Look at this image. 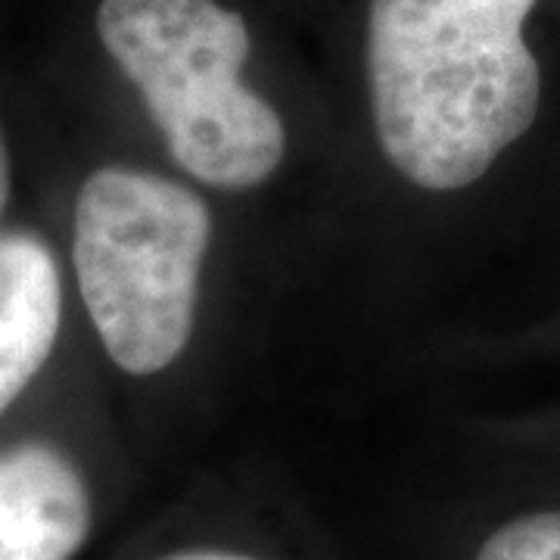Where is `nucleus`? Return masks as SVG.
Segmentation results:
<instances>
[{
  "instance_id": "1",
  "label": "nucleus",
  "mask_w": 560,
  "mask_h": 560,
  "mask_svg": "<svg viewBox=\"0 0 560 560\" xmlns=\"http://www.w3.org/2000/svg\"><path fill=\"white\" fill-rule=\"evenodd\" d=\"M541 0H371L364 75L386 165L423 194L480 184L536 128Z\"/></svg>"
},
{
  "instance_id": "6",
  "label": "nucleus",
  "mask_w": 560,
  "mask_h": 560,
  "mask_svg": "<svg viewBox=\"0 0 560 560\" xmlns=\"http://www.w3.org/2000/svg\"><path fill=\"white\" fill-rule=\"evenodd\" d=\"M477 560H560V511H533L499 526Z\"/></svg>"
},
{
  "instance_id": "3",
  "label": "nucleus",
  "mask_w": 560,
  "mask_h": 560,
  "mask_svg": "<svg viewBox=\"0 0 560 560\" xmlns=\"http://www.w3.org/2000/svg\"><path fill=\"white\" fill-rule=\"evenodd\" d=\"M215 219L197 187L140 165H101L72 209V268L109 361L131 377L168 371L200 315Z\"/></svg>"
},
{
  "instance_id": "4",
  "label": "nucleus",
  "mask_w": 560,
  "mask_h": 560,
  "mask_svg": "<svg viewBox=\"0 0 560 560\" xmlns=\"http://www.w3.org/2000/svg\"><path fill=\"white\" fill-rule=\"evenodd\" d=\"M94 501L79 464L47 442L0 452V560H72Z\"/></svg>"
},
{
  "instance_id": "5",
  "label": "nucleus",
  "mask_w": 560,
  "mask_h": 560,
  "mask_svg": "<svg viewBox=\"0 0 560 560\" xmlns=\"http://www.w3.org/2000/svg\"><path fill=\"white\" fill-rule=\"evenodd\" d=\"M62 324V275L38 234H0V418L47 364Z\"/></svg>"
},
{
  "instance_id": "8",
  "label": "nucleus",
  "mask_w": 560,
  "mask_h": 560,
  "mask_svg": "<svg viewBox=\"0 0 560 560\" xmlns=\"http://www.w3.org/2000/svg\"><path fill=\"white\" fill-rule=\"evenodd\" d=\"M162 560H256V558L231 555V551H180V555H172V558H162Z\"/></svg>"
},
{
  "instance_id": "7",
  "label": "nucleus",
  "mask_w": 560,
  "mask_h": 560,
  "mask_svg": "<svg viewBox=\"0 0 560 560\" xmlns=\"http://www.w3.org/2000/svg\"><path fill=\"white\" fill-rule=\"evenodd\" d=\"M10 194H13V156H10L7 135H3V128H0V219H3V212H7Z\"/></svg>"
},
{
  "instance_id": "2",
  "label": "nucleus",
  "mask_w": 560,
  "mask_h": 560,
  "mask_svg": "<svg viewBox=\"0 0 560 560\" xmlns=\"http://www.w3.org/2000/svg\"><path fill=\"white\" fill-rule=\"evenodd\" d=\"M97 35L194 184L246 194L278 175L290 131L243 69L249 28L219 0H103Z\"/></svg>"
}]
</instances>
